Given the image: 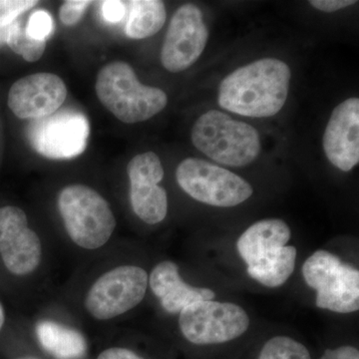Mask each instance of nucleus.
<instances>
[{
	"mask_svg": "<svg viewBox=\"0 0 359 359\" xmlns=\"http://www.w3.org/2000/svg\"><path fill=\"white\" fill-rule=\"evenodd\" d=\"M290 79L287 63L276 58L259 59L224 78L219 87V105L245 117H271L285 106Z\"/></svg>",
	"mask_w": 359,
	"mask_h": 359,
	"instance_id": "f257e3e1",
	"label": "nucleus"
},
{
	"mask_svg": "<svg viewBox=\"0 0 359 359\" xmlns=\"http://www.w3.org/2000/svg\"><path fill=\"white\" fill-rule=\"evenodd\" d=\"M292 231L280 219L257 222L237 242L238 254L248 264L250 278L269 287H278L294 273L297 250L287 245Z\"/></svg>",
	"mask_w": 359,
	"mask_h": 359,
	"instance_id": "f03ea898",
	"label": "nucleus"
},
{
	"mask_svg": "<svg viewBox=\"0 0 359 359\" xmlns=\"http://www.w3.org/2000/svg\"><path fill=\"white\" fill-rule=\"evenodd\" d=\"M95 89L104 107L126 124L147 121L168 104L163 90L142 84L133 68L124 61L104 66L97 76Z\"/></svg>",
	"mask_w": 359,
	"mask_h": 359,
	"instance_id": "7ed1b4c3",
	"label": "nucleus"
},
{
	"mask_svg": "<svg viewBox=\"0 0 359 359\" xmlns=\"http://www.w3.org/2000/svg\"><path fill=\"white\" fill-rule=\"evenodd\" d=\"M192 142L203 154L231 167L247 166L259 157L262 149L256 128L218 110L208 111L195 122Z\"/></svg>",
	"mask_w": 359,
	"mask_h": 359,
	"instance_id": "20e7f679",
	"label": "nucleus"
},
{
	"mask_svg": "<svg viewBox=\"0 0 359 359\" xmlns=\"http://www.w3.org/2000/svg\"><path fill=\"white\" fill-rule=\"evenodd\" d=\"M58 209L71 240L83 249L103 247L115 230L109 204L90 187H65L58 196Z\"/></svg>",
	"mask_w": 359,
	"mask_h": 359,
	"instance_id": "39448f33",
	"label": "nucleus"
},
{
	"mask_svg": "<svg viewBox=\"0 0 359 359\" xmlns=\"http://www.w3.org/2000/svg\"><path fill=\"white\" fill-rule=\"evenodd\" d=\"M302 275L309 287L318 292V308L339 313L358 311V269L342 263L339 257L318 250L304 262Z\"/></svg>",
	"mask_w": 359,
	"mask_h": 359,
	"instance_id": "423d86ee",
	"label": "nucleus"
},
{
	"mask_svg": "<svg viewBox=\"0 0 359 359\" xmlns=\"http://www.w3.org/2000/svg\"><path fill=\"white\" fill-rule=\"evenodd\" d=\"M176 179L193 199L214 207H236L254 193L252 186L238 175L198 158L182 161Z\"/></svg>",
	"mask_w": 359,
	"mask_h": 359,
	"instance_id": "0eeeda50",
	"label": "nucleus"
},
{
	"mask_svg": "<svg viewBox=\"0 0 359 359\" xmlns=\"http://www.w3.org/2000/svg\"><path fill=\"white\" fill-rule=\"evenodd\" d=\"M179 327L189 341L210 346L224 344L244 334L250 327V318L238 304L202 301L180 313Z\"/></svg>",
	"mask_w": 359,
	"mask_h": 359,
	"instance_id": "6e6552de",
	"label": "nucleus"
},
{
	"mask_svg": "<svg viewBox=\"0 0 359 359\" xmlns=\"http://www.w3.org/2000/svg\"><path fill=\"white\" fill-rule=\"evenodd\" d=\"M90 124L83 113L65 108L32 120L27 138L35 152L53 160L73 159L86 150Z\"/></svg>",
	"mask_w": 359,
	"mask_h": 359,
	"instance_id": "1a4fd4ad",
	"label": "nucleus"
},
{
	"mask_svg": "<svg viewBox=\"0 0 359 359\" xmlns=\"http://www.w3.org/2000/svg\"><path fill=\"white\" fill-rule=\"evenodd\" d=\"M147 287L148 275L143 269L118 266L94 283L86 295L85 306L96 320H111L138 306Z\"/></svg>",
	"mask_w": 359,
	"mask_h": 359,
	"instance_id": "9d476101",
	"label": "nucleus"
},
{
	"mask_svg": "<svg viewBox=\"0 0 359 359\" xmlns=\"http://www.w3.org/2000/svg\"><path fill=\"white\" fill-rule=\"evenodd\" d=\"M209 39L202 11L194 4L177 9L170 21L161 50V62L165 69L178 73L195 65L204 52Z\"/></svg>",
	"mask_w": 359,
	"mask_h": 359,
	"instance_id": "9b49d317",
	"label": "nucleus"
},
{
	"mask_svg": "<svg viewBox=\"0 0 359 359\" xmlns=\"http://www.w3.org/2000/svg\"><path fill=\"white\" fill-rule=\"evenodd\" d=\"M130 180V201L135 214L149 224H159L166 218L168 197L159 186L164 169L155 153L135 156L127 166Z\"/></svg>",
	"mask_w": 359,
	"mask_h": 359,
	"instance_id": "f8f14e48",
	"label": "nucleus"
},
{
	"mask_svg": "<svg viewBox=\"0 0 359 359\" xmlns=\"http://www.w3.org/2000/svg\"><path fill=\"white\" fill-rule=\"evenodd\" d=\"M0 254L4 266L14 275H29L39 266L41 243L28 228L27 216L20 208H0Z\"/></svg>",
	"mask_w": 359,
	"mask_h": 359,
	"instance_id": "ddd939ff",
	"label": "nucleus"
},
{
	"mask_svg": "<svg viewBox=\"0 0 359 359\" xmlns=\"http://www.w3.org/2000/svg\"><path fill=\"white\" fill-rule=\"evenodd\" d=\"M67 87L57 75L36 73L20 78L9 89V109L20 119H39L60 109Z\"/></svg>",
	"mask_w": 359,
	"mask_h": 359,
	"instance_id": "4468645a",
	"label": "nucleus"
},
{
	"mask_svg": "<svg viewBox=\"0 0 359 359\" xmlns=\"http://www.w3.org/2000/svg\"><path fill=\"white\" fill-rule=\"evenodd\" d=\"M328 161L344 172L359 162V100L349 98L332 111L323 137Z\"/></svg>",
	"mask_w": 359,
	"mask_h": 359,
	"instance_id": "2eb2a0df",
	"label": "nucleus"
},
{
	"mask_svg": "<svg viewBox=\"0 0 359 359\" xmlns=\"http://www.w3.org/2000/svg\"><path fill=\"white\" fill-rule=\"evenodd\" d=\"M151 290L159 297L165 311L181 313L187 306L202 301H212L215 292L205 287H195L182 280L179 268L170 261L162 262L153 269L149 278Z\"/></svg>",
	"mask_w": 359,
	"mask_h": 359,
	"instance_id": "dca6fc26",
	"label": "nucleus"
},
{
	"mask_svg": "<svg viewBox=\"0 0 359 359\" xmlns=\"http://www.w3.org/2000/svg\"><path fill=\"white\" fill-rule=\"evenodd\" d=\"M35 332L42 348L56 359H77L86 353L83 335L55 321H39Z\"/></svg>",
	"mask_w": 359,
	"mask_h": 359,
	"instance_id": "f3484780",
	"label": "nucleus"
},
{
	"mask_svg": "<svg viewBox=\"0 0 359 359\" xmlns=\"http://www.w3.org/2000/svg\"><path fill=\"white\" fill-rule=\"evenodd\" d=\"M128 7L130 13L125 32L129 39L153 36L166 22V7L159 0H134L128 2Z\"/></svg>",
	"mask_w": 359,
	"mask_h": 359,
	"instance_id": "a211bd4d",
	"label": "nucleus"
},
{
	"mask_svg": "<svg viewBox=\"0 0 359 359\" xmlns=\"http://www.w3.org/2000/svg\"><path fill=\"white\" fill-rule=\"evenodd\" d=\"M6 42L13 52L22 56L28 62L39 60L46 49L45 40L32 39L28 35L26 23L23 20H15L9 26Z\"/></svg>",
	"mask_w": 359,
	"mask_h": 359,
	"instance_id": "6ab92c4d",
	"label": "nucleus"
},
{
	"mask_svg": "<svg viewBox=\"0 0 359 359\" xmlns=\"http://www.w3.org/2000/svg\"><path fill=\"white\" fill-rule=\"evenodd\" d=\"M257 359H311L304 344L287 337H275L268 340Z\"/></svg>",
	"mask_w": 359,
	"mask_h": 359,
	"instance_id": "aec40b11",
	"label": "nucleus"
},
{
	"mask_svg": "<svg viewBox=\"0 0 359 359\" xmlns=\"http://www.w3.org/2000/svg\"><path fill=\"white\" fill-rule=\"evenodd\" d=\"M39 1L34 0H0V29L8 27L21 14L33 8Z\"/></svg>",
	"mask_w": 359,
	"mask_h": 359,
	"instance_id": "412c9836",
	"label": "nucleus"
},
{
	"mask_svg": "<svg viewBox=\"0 0 359 359\" xmlns=\"http://www.w3.org/2000/svg\"><path fill=\"white\" fill-rule=\"evenodd\" d=\"M53 30V20L50 14L44 11L32 13L26 22V32L32 39L45 40Z\"/></svg>",
	"mask_w": 359,
	"mask_h": 359,
	"instance_id": "4be33fe9",
	"label": "nucleus"
},
{
	"mask_svg": "<svg viewBox=\"0 0 359 359\" xmlns=\"http://www.w3.org/2000/svg\"><path fill=\"white\" fill-rule=\"evenodd\" d=\"M91 4L89 0H67L60 7L59 18L63 25L74 26L81 20L87 7Z\"/></svg>",
	"mask_w": 359,
	"mask_h": 359,
	"instance_id": "5701e85b",
	"label": "nucleus"
},
{
	"mask_svg": "<svg viewBox=\"0 0 359 359\" xmlns=\"http://www.w3.org/2000/svg\"><path fill=\"white\" fill-rule=\"evenodd\" d=\"M127 2L109 0L102 2L104 18L110 23L120 22L124 18L127 11Z\"/></svg>",
	"mask_w": 359,
	"mask_h": 359,
	"instance_id": "b1692460",
	"label": "nucleus"
},
{
	"mask_svg": "<svg viewBox=\"0 0 359 359\" xmlns=\"http://www.w3.org/2000/svg\"><path fill=\"white\" fill-rule=\"evenodd\" d=\"M309 4L318 11H325V13H334V11L353 6V4H358V1H354V0H311Z\"/></svg>",
	"mask_w": 359,
	"mask_h": 359,
	"instance_id": "393cba45",
	"label": "nucleus"
},
{
	"mask_svg": "<svg viewBox=\"0 0 359 359\" xmlns=\"http://www.w3.org/2000/svg\"><path fill=\"white\" fill-rule=\"evenodd\" d=\"M320 359H359V351L353 346H340L327 349Z\"/></svg>",
	"mask_w": 359,
	"mask_h": 359,
	"instance_id": "a878e982",
	"label": "nucleus"
},
{
	"mask_svg": "<svg viewBox=\"0 0 359 359\" xmlns=\"http://www.w3.org/2000/svg\"><path fill=\"white\" fill-rule=\"evenodd\" d=\"M97 359H143L132 351L120 347L106 349Z\"/></svg>",
	"mask_w": 359,
	"mask_h": 359,
	"instance_id": "bb28decb",
	"label": "nucleus"
},
{
	"mask_svg": "<svg viewBox=\"0 0 359 359\" xmlns=\"http://www.w3.org/2000/svg\"><path fill=\"white\" fill-rule=\"evenodd\" d=\"M4 320H6V316H4V306L0 304V330L4 327Z\"/></svg>",
	"mask_w": 359,
	"mask_h": 359,
	"instance_id": "cd10ccee",
	"label": "nucleus"
},
{
	"mask_svg": "<svg viewBox=\"0 0 359 359\" xmlns=\"http://www.w3.org/2000/svg\"><path fill=\"white\" fill-rule=\"evenodd\" d=\"M23 359H33V358H23Z\"/></svg>",
	"mask_w": 359,
	"mask_h": 359,
	"instance_id": "c85d7f7f",
	"label": "nucleus"
}]
</instances>
